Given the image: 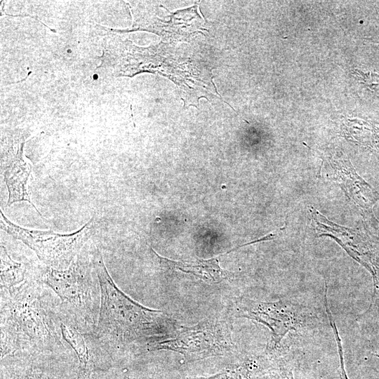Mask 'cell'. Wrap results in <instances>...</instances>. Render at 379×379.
Segmentation results:
<instances>
[{"label": "cell", "instance_id": "1", "mask_svg": "<svg viewBox=\"0 0 379 379\" xmlns=\"http://www.w3.org/2000/svg\"><path fill=\"white\" fill-rule=\"evenodd\" d=\"M93 263L100 288L98 334L120 343L159 334L164 314L140 305L121 291L109 274L96 246L93 251Z\"/></svg>", "mask_w": 379, "mask_h": 379}, {"label": "cell", "instance_id": "2", "mask_svg": "<svg viewBox=\"0 0 379 379\" xmlns=\"http://www.w3.org/2000/svg\"><path fill=\"white\" fill-rule=\"evenodd\" d=\"M1 227L13 238L33 250L49 267L62 270L73 262L94 230V217L72 233L60 234L52 230H30L12 222L0 211Z\"/></svg>", "mask_w": 379, "mask_h": 379}, {"label": "cell", "instance_id": "3", "mask_svg": "<svg viewBox=\"0 0 379 379\" xmlns=\"http://www.w3.org/2000/svg\"><path fill=\"white\" fill-rule=\"evenodd\" d=\"M228 325L221 321L205 320L191 327H182L175 337L154 343L150 350H169L185 357H204L230 348Z\"/></svg>", "mask_w": 379, "mask_h": 379}, {"label": "cell", "instance_id": "4", "mask_svg": "<svg viewBox=\"0 0 379 379\" xmlns=\"http://www.w3.org/2000/svg\"><path fill=\"white\" fill-rule=\"evenodd\" d=\"M312 225L318 237L333 239L371 274L373 281L379 279V257L373 239L366 233L335 224L314 207L309 208Z\"/></svg>", "mask_w": 379, "mask_h": 379}, {"label": "cell", "instance_id": "5", "mask_svg": "<svg viewBox=\"0 0 379 379\" xmlns=\"http://www.w3.org/2000/svg\"><path fill=\"white\" fill-rule=\"evenodd\" d=\"M239 317L255 320L267 326L272 332V346L274 347L298 324L295 306L279 300L275 302H262L248 298H241L237 302Z\"/></svg>", "mask_w": 379, "mask_h": 379}, {"label": "cell", "instance_id": "6", "mask_svg": "<svg viewBox=\"0 0 379 379\" xmlns=\"http://www.w3.org/2000/svg\"><path fill=\"white\" fill-rule=\"evenodd\" d=\"M334 178L349 199L364 213L374 217L373 208L379 201V192L358 175L351 162L341 152L329 159Z\"/></svg>", "mask_w": 379, "mask_h": 379}, {"label": "cell", "instance_id": "7", "mask_svg": "<svg viewBox=\"0 0 379 379\" xmlns=\"http://www.w3.org/2000/svg\"><path fill=\"white\" fill-rule=\"evenodd\" d=\"M22 147L23 142H18L4 163V180L8 192L6 206H11L17 202L27 201L42 216L30 198L28 180L32 167L23 157Z\"/></svg>", "mask_w": 379, "mask_h": 379}, {"label": "cell", "instance_id": "8", "mask_svg": "<svg viewBox=\"0 0 379 379\" xmlns=\"http://www.w3.org/2000/svg\"><path fill=\"white\" fill-rule=\"evenodd\" d=\"M152 251L163 268L191 274L209 284L219 283L230 278V272L220 266L217 258L191 262L177 261L164 258Z\"/></svg>", "mask_w": 379, "mask_h": 379}, {"label": "cell", "instance_id": "9", "mask_svg": "<svg viewBox=\"0 0 379 379\" xmlns=\"http://www.w3.org/2000/svg\"><path fill=\"white\" fill-rule=\"evenodd\" d=\"M44 281L51 286L58 295L65 300L81 305V297L84 295V288L81 286L76 267L72 266L67 270H59L49 267L44 273Z\"/></svg>", "mask_w": 379, "mask_h": 379}, {"label": "cell", "instance_id": "10", "mask_svg": "<svg viewBox=\"0 0 379 379\" xmlns=\"http://www.w3.org/2000/svg\"><path fill=\"white\" fill-rule=\"evenodd\" d=\"M344 133L348 140L379 151V126L376 124L361 119H348Z\"/></svg>", "mask_w": 379, "mask_h": 379}, {"label": "cell", "instance_id": "11", "mask_svg": "<svg viewBox=\"0 0 379 379\" xmlns=\"http://www.w3.org/2000/svg\"><path fill=\"white\" fill-rule=\"evenodd\" d=\"M60 328L63 338L72 347L79 358L80 376L83 378L91 368L90 345L87 342V338L69 326L62 324Z\"/></svg>", "mask_w": 379, "mask_h": 379}, {"label": "cell", "instance_id": "12", "mask_svg": "<svg viewBox=\"0 0 379 379\" xmlns=\"http://www.w3.org/2000/svg\"><path fill=\"white\" fill-rule=\"evenodd\" d=\"M24 270L20 263L13 261L4 246H1V285L8 289L19 284L24 279Z\"/></svg>", "mask_w": 379, "mask_h": 379}, {"label": "cell", "instance_id": "13", "mask_svg": "<svg viewBox=\"0 0 379 379\" xmlns=\"http://www.w3.org/2000/svg\"><path fill=\"white\" fill-rule=\"evenodd\" d=\"M324 300H325L326 310L327 314H328V319H329L328 320H329L330 324H331V327H332V328L333 330L335 341H336V343H337V345H338V354H339V357H340V368H339V370H338L339 376H340V379H349L347 375L345 368V366H344L343 352V347H342L341 340H340V338L339 337V334H338V329H337L334 320L333 319L331 312V310H330L328 305L327 299L325 298Z\"/></svg>", "mask_w": 379, "mask_h": 379}, {"label": "cell", "instance_id": "14", "mask_svg": "<svg viewBox=\"0 0 379 379\" xmlns=\"http://www.w3.org/2000/svg\"><path fill=\"white\" fill-rule=\"evenodd\" d=\"M358 79L371 91L379 96V74L373 72H357Z\"/></svg>", "mask_w": 379, "mask_h": 379}, {"label": "cell", "instance_id": "15", "mask_svg": "<svg viewBox=\"0 0 379 379\" xmlns=\"http://www.w3.org/2000/svg\"><path fill=\"white\" fill-rule=\"evenodd\" d=\"M370 41H372L375 43L379 44V34L376 36H373L369 39Z\"/></svg>", "mask_w": 379, "mask_h": 379}]
</instances>
